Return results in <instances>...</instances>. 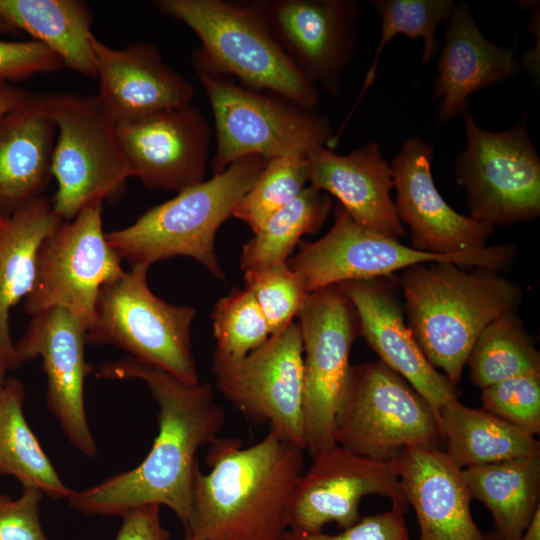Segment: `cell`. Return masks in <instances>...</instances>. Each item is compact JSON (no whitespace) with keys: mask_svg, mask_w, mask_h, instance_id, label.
I'll list each match as a JSON object with an SVG mask.
<instances>
[{"mask_svg":"<svg viewBox=\"0 0 540 540\" xmlns=\"http://www.w3.org/2000/svg\"><path fill=\"white\" fill-rule=\"evenodd\" d=\"M515 255L512 244L487 245L454 255L419 251L356 224L340 207L331 229L319 240L306 243L287 265L310 294L344 282L393 276L399 270L433 262L506 271Z\"/></svg>","mask_w":540,"mask_h":540,"instance_id":"10","label":"cell"},{"mask_svg":"<svg viewBox=\"0 0 540 540\" xmlns=\"http://www.w3.org/2000/svg\"><path fill=\"white\" fill-rule=\"evenodd\" d=\"M65 66L60 56L36 40H0V80L17 82L42 73L56 72Z\"/></svg>","mask_w":540,"mask_h":540,"instance_id":"38","label":"cell"},{"mask_svg":"<svg viewBox=\"0 0 540 540\" xmlns=\"http://www.w3.org/2000/svg\"><path fill=\"white\" fill-rule=\"evenodd\" d=\"M63 221L42 196L17 210L0 232V355L18 366L9 330V312L31 292L37 256L45 238Z\"/></svg>","mask_w":540,"mask_h":540,"instance_id":"26","label":"cell"},{"mask_svg":"<svg viewBox=\"0 0 540 540\" xmlns=\"http://www.w3.org/2000/svg\"><path fill=\"white\" fill-rule=\"evenodd\" d=\"M146 265L131 266L100 290L87 344H111L130 357L187 384L199 383L192 350L196 310L156 296L148 286Z\"/></svg>","mask_w":540,"mask_h":540,"instance_id":"8","label":"cell"},{"mask_svg":"<svg viewBox=\"0 0 540 540\" xmlns=\"http://www.w3.org/2000/svg\"><path fill=\"white\" fill-rule=\"evenodd\" d=\"M43 495L29 487L15 500L0 494V540H48L39 517Z\"/></svg>","mask_w":540,"mask_h":540,"instance_id":"40","label":"cell"},{"mask_svg":"<svg viewBox=\"0 0 540 540\" xmlns=\"http://www.w3.org/2000/svg\"><path fill=\"white\" fill-rule=\"evenodd\" d=\"M96 376L140 379L158 404V434L134 469L98 485L74 491L68 502L87 515L122 516L144 505L167 506L186 524L191 507L198 451L211 444L226 412L209 383L187 384L132 357L101 365Z\"/></svg>","mask_w":540,"mask_h":540,"instance_id":"1","label":"cell"},{"mask_svg":"<svg viewBox=\"0 0 540 540\" xmlns=\"http://www.w3.org/2000/svg\"><path fill=\"white\" fill-rule=\"evenodd\" d=\"M471 499L491 512L493 532L503 540H518L540 507V455L462 469Z\"/></svg>","mask_w":540,"mask_h":540,"instance_id":"28","label":"cell"},{"mask_svg":"<svg viewBox=\"0 0 540 540\" xmlns=\"http://www.w3.org/2000/svg\"><path fill=\"white\" fill-rule=\"evenodd\" d=\"M57 129L52 175L57 190L51 202L63 221L117 196L131 177L117 125L96 95L41 94Z\"/></svg>","mask_w":540,"mask_h":540,"instance_id":"7","label":"cell"},{"mask_svg":"<svg viewBox=\"0 0 540 540\" xmlns=\"http://www.w3.org/2000/svg\"><path fill=\"white\" fill-rule=\"evenodd\" d=\"M297 317L303 344L306 450L314 458L336 444V416L359 322L338 284L310 293Z\"/></svg>","mask_w":540,"mask_h":540,"instance_id":"14","label":"cell"},{"mask_svg":"<svg viewBox=\"0 0 540 540\" xmlns=\"http://www.w3.org/2000/svg\"><path fill=\"white\" fill-rule=\"evenodd\" d=\"M434 148L409 137L390 166L400 221L408 225L411 246L435 255H454L487 246L494 227L455 211L435 186Z\"/></svg>","mask_w":540,"mask_h":540,"instance_id":"19","label":"cell"},{"mask_svg":"<svg viewBox=\"0 0 540 540\" xmlns=\"http://www.w3.org/2000/svg\"><path fill=\"white\" fill-rule=\"evenodd\" d=\"M164 15L184 23L200 40V55L241 85L269 91L314 109L319 92L295 68L271 34L259 1L156 0Z\"/></svg>","mask_w":540,"mask_h":540,"instance_id":"6","label":"cell"},{"mask_svg":"<svg viewBox=\"0 0 540 540\" xmlns=\"http://www.w3.org/2000/svg\"><path fill=\"white\" fill-rule=\"evenodd\" d=\"M307 160L310 185L336 197L356 224L399 241L406 235L391 198L392 169L377 142L347 155L319 146Z\"/></svg>","mask_w":540,"mask_h":540,"instance_id":"22","label":"cell"},{"mask_svg":"<svg viewBox=\"0 0 540 540\" xmlns=\"http://www.w3.org/2000/svg\"><path fill=\"white\" fill-rule=\"evenodd\" d=\"M404 511L405 508L392 505L386 512L360 518L338 534L289 530L284 540H411Z\"/></svg>","mask_w":540,"mask_h":540,"instance_id":"39","label":"cell"},{"mask_svg":"<svg viewBox=\"0 0 540 540\" xmlns=\"http://www.w3.org/2000/svg\"><path fill=\"white\" fill-rule=\"evenodd\" d=\"M245 288L255 296L273 334L293 322L309 293L287 262L244 272Z\"/></svg>","mask_w":540,"mask_h":540,"instance_id":"36","label":"cell"},{"mask_svg":"<svg viewBox=\"0 0 540 540\" xmlns=\"http://www.w3.org/2000/svg\"><path fill=\"white\" fill-rule=\"evenodd\" d=\"M514 51V47L490 42L477 27L468 5L455 4L436 64L433 98L441 99L439 122H447L467 109L469 95L477 90L517 76L520 66Z\"/></svg>","mask_w":540,"mask_h":540,"instance_id":"24","label":"cell"},{"mask_svg":"<svg viewBox=\"0 0 540 540\" xmlns=\"http://www.w3.org/2000/svg\"><path fill=\"white\" fill-rule=\"evenodd\" d=\"M30 96L27 90L0 80V118L21 106Z\"/></svg>","mask_w":540,"mask_h":540,"instance_id":"42","label":"cell"},{"mask_svg":"<svg viewBox=\"0 0 540 540\" xmlns=\"http://www.w3.org/2000/svg\"><path fill=\"white\" fill-rule=\"evenodd\" d=\"M372 3L381 16L379 44L359 96L336 134L337 137L342 135L360 100L373 84L378 62L386 44L397 34H403L411 39L421 37L424 41L421 66L426 65L440 49L436 38L437 26L450 19L455 7L453 0H374Z\"/></svg>","mask_w":540,"mask_h":540,"instance_id":"33","label":"cell"},{"mask_svg":"<svg viewBox=\"0 0 540 540\" xmlns=\"http://www.w3.org/2000/svg\"><path fill=\"white\" fill-rule=\"evenodd\" d=\"M7 34L27 33L56 52L65 66L96 77L91 31L93 16L79 0H0Z\"/></svg>","mask_w":540,"mask_h":540,"instance_id":"27","label":"cell"},{"mask_svg":"<svg viewBox=\"0 0 540 540\" xmlns=\"http://www.w3.org/2000/svg\"><path fill=\"white\" fill-rule=\"evenodd\" d=\"M192 63L215 123L213 174L249 155L267 160L307 157L316 147H330L334 132L326 115L279 94L236 83L231 76L215 70L197 49L192 53Z\"/></svg>","mask_w":540,"mask_h":540,"instance_id":"5","label":"cell"},{"mask_svg":"<svg viewBox=\"0 0 540 540\" xmlns=\"http://www.w3.org/2000/svg\"><path fill=\"white\" fill-rule=\"evenodd\" d=\"M160 507L144 505L123 514L116 540H169L170 534L160 520Z\"/></svg>","mask_w":540,"mask_h":540,"instance_id":"41","label":"cell"},{"mask_svg":"<svg viewBox=\"0 0 540 540\" xmlns=\"http://www.w3.org/2000/svg\"><path fill=\"white\" fill-rule=\"evenodd\" d=\"M312 460L295 489L290 530L316 533L331 522L346 529L361 518V500L371 494L406 509L395 459H371L335 444Z\"/></svg>","mask_w":540,"mask_h":540,"instance_id":"16","label":"cell"},{"mask_svg":"<svg viewBox=\"0 0 540 540\" xmlns=\"http://www.w3.org/2000/svg\"><path fill=\"white\" fill-rule=\"evenodd\" d=\"M310 171L307 157L268 159L263 170L243 196L233 217L257 232L276 212L293 201L306 187Z\"/></svg>","mask_w":540,"mask_h":540,"instance_id":"34","label":"cell"},{"mask_svg":"<svg viewBox=\"0 0 540 540\" xmlns=\"http://www.w3.org/2000/svg\"><path fill=\"white\" fill-rule=\"evenodd\" d=\"M87 326L71 312L54 307L32 316L14 343L18 366L40 357L47 377L46 403L69 442L88 457L97 454L90 431L84 382L93 370L85 360Z\"/></svg>","mask_w":540,"mask_h":540,"instance_id":"17","label":"cell"},{"mask_svg":"<svg viewBox=\"0 0 540 540\" xmlns=\"http://www.w3.org/2000/svg\"><path fill=\"white\" fill-rule=\"evenodd\" d=\"M22 383L10 378L0 389V474L12 475L24 488L53 499H69L67 487L44 453L23 412Z\"/></svg>","mask_w":540,"mask_h":540,"instance_id":"30","label":"cell"},{"mask_svg":"<svg viewBox=\"0 0 540 540\" xmlns=\"http://www.w3.org/2000/svg\"><path fill=\"white\" fill-rule=\"evenodd\" d=\"M334 438L336 444L376 460H394L406 448H440L444 441L428 402L379 360L351 366Z\"/></svg>","mask_w":540,"mask_h":540,"instance_id":"9","label":"cell"},{"mask_svg":"<svg viewBox=\"0 0 540 540\" xmlns=\"http://www.w3.org/2000/svg\"><path fill=\"white\" fill-rule=\"evenodd\" d=\"M7 220H8V219H7ZM7 220H6V219L0 218V232L2 231V229L4 228V226L6 225Z\"/></svg>","mask_w":540,"mask_h":540,"instance_id":"47","label":"cell"},{"mask_svg":"<svg viewBox=\"0 0 540 540\" xmlns=\"http://www.w3.org/2000/svg\"><path fill=\"white\" fill-rule=\"evenodd\" d=\"M208 446L210 470L195 472L186 534L197 540H284L304 450L272 430L248 447L220 437Z\"/></svg>","mask_w":540,"mask_h":540,"instance_id":"2","label":"cell"},{"mask_svg":"<svg viewBox=\"0 0 540 540\" xmlns=\"http://www.w3.org/2000/svg\"><path fill=\"white\" fill-rule=\"evenodd\" d=\"M487 540H503L499 536H497L493 531L486 534Z\"/></svg>","mask_w":540,"mask_h":540,"instance_id":"45","label":"cell"},{"mask_svg":"<svg viewBox=\"0 0 540 540\" xmlns=\"http://www.w3.org/2000/svg\"><path fill=\"white\" fill-rule=\"evenodd\" d=\"M0 33H5V34H7L6 28H5V26H4V24H3L2 20H1V18H0Z\"/></svg>","mask_w":540,"mask_h":540,"instance_id":"46","label":"cell"},{"mask_svg":"<svg viewBox=\"0 0 540 540\" xmlns=\"http://www.w3.org/2000/svg\"><path fill=\"white\" fill-rule=\"evenodd\" d=\"M184 540H197V539L194 538V537H192V536H190V535H188V534H185Z\"/></svg>","mask_w":540,"mask_h":540,"instance_id":"48","label":"cell"},{"mask_svg":"<svg viewBox=\"0 0 540 540\" xmlns=\"http://www.w3.org/2000/svg\"><path fill=\"white\" fill-rule=\"evenodd\" d=\"M215 354L241 359L272 335L266 318L250 290L233 289L221 298L211 314Z\"/></svg>","mask_w":540,"mask_h":540,"instance_id":"35","label":"cell"},{"mask_svg":"<svg viewBox=\"0 0 540 540\" xmlns=\"http://www.w3.org/2000/svg\"><path fill=\"white\" fill-rule=\"evenodd\" d=\"M471 381L483 389L500 381L540 371V354L515 311L488 324L467 363Z\"/></svg>","mask_w":540,"mask_h":540,"instance_id":"32","label":"cell"},{"mask_svg":"<svg viewBox=\"0 0 540 540\" xmlns=\"http://www.w3.org/2000/svg\"><path fill=\"white\" fill-rule=\"evenodd\" d=\"M101 105L116 125L189 104L195 87L149 42L113 48L94 36Z\"/></svg>","mask_w":540,"mask_h":540,"instance_id":"21","label":"cell"},{"mask_svg":"<svg viewBox=\"0 0 540 540\" xmlns=\"http://www.w3.org/2000/svg\"><path fill=\"white\" fill-rule=\"evenodd\" d=\"M439 422L447 442L445 453L460 469L540 455L535 436L483 408L463 405L458 399L441 408Z\"/></svg>","mask_w":540,"mask_h":540,"instance_id":"29","label":"cell"},{"mask_svg":"<svg viewBox=\"0 0 540 540\" xmlns=\"http://www.w3.org/2000/svg\"><path fill=\"white\" fill-rule=\"evenodd\" d=\"M131 177L180 192L205 180L212 130L192 103L117 125Z\"/></svg>","mask_w":540,"mask_h":540,"instance_id":"18","label":"cell"},{"mask_svg":"<svg viewBox=\"0 0 540 540\" xmlns=\"http://www.w3.org/2000/svg\"><path fill=\"white\" fill-rule=\"evenodd\" d=\"M101 214V205L87 207L74 219L61 221L45 238L32 290L24 299L29 315L59 307L89 329L100 290L125 272L103 231Z\"/></svg>","mask_w":540,"mask_h":540,"instance_id":"13","label":"cell"},{"mask_svg":"<svg viewBox=\"0 0 540 540\" xmlns=\"http://www.w3.org/2000/svg\"><path fill=\"white\" fill-rule=\"evenodd\" d=\"M393 276L338 284L352 303L359 331L379 361L402 376L431 406L458 399V389L426 359L404 320Z\"/></svg>","mask_w":540,"mask_h":540,"instance_id":"20","label":"cell"},{"mask_svg":"<svg viewBox=\"0 0 540 540\" xmlns=\"http://www.w3.org/2000/svg\"><path fill=\"white\" fill-rule=\"evenodd\" d=\"M57 129L41 95L0 118V218L44 196L52 175Z\"/></svg>","mask_w":540,"mask_h":540,"instance_id":"25","label":"cell"},{"mask_svg":"<svg viewBox=\"0 0 540 540\" xmlns=\"http://www.w3.org/2000/svg\"><path fill=\"white\" fill-rule=\"evenodd\" d=\"M212 371L218 389L236 409L306 450L303 344L297 323L241 359L214 353Z\"/></svg>","mask_w":540,"mask_h":540,"instance_id":"12","label":"cell"},{"mask_svg":"<svg viewBox=\"0 0 540 540\" xmlns=\"http://www.w3.org/2000/svg\"><path fill=\"white\" fill-rule=\"evenodd\" d=\"M10 369L7 361L0 355V389L5 382V373Z\"/></svg>","mask_w":540,"mask_h":540,"instance_id":"44","label":"cell"},{"mask_svg":"<svg viewBox=\"0 0 540 540\" xmlns=\"http://www.w3.org/2000/svg\"><path fill=\"white\" fill-rule=\"evenodd\" d=\"M467 145L456 157L454 175L464 188L470 217L495 225L529 221L540 215V159L526 116L501 132L480 128L462 113Z\"/></svg>","mask_w":540,"mask_h":540,"instance_id":"11","label":"cell"},{"mask_svg":"<svg viewBox=\"0 0 540 540\" xmlns=\"http://www.w3.org/2000/svg\"><path fill=\"white\" fill-rule=\"evenodd\" d=\"M518 540H540V507Z\"/></svg>","mask_w":540,"mask_h":540,"instance_id":"43","label":"cell"},{"mask_svg":"<svg viewBox=\"0 0 540 540\" xmlns=\"http://www.w3.org/2000/svg\"><path fill=\"white\" fill-rule=\"evenodd\" d=\"M406 503L419 540H487L473 520L471 497L458 468L440 448H406L396 457Z\"/></svg>","mask_w":540,"mask_h":540,"instance_id":"23","label":"cell"},{"mask_svg":"<svg viewBox=\"0 0 540 540\" xmlns=\"http://www.w3.org/2000/svg\"><path fill=\"white\" fill-rule=\"evenodd\" d=\"M408 326L428 362L457 386L483 329L515 311L523 291L497 271L452 262L419 264L399 280Z\"/></svg>","mask_w":540,"mask_h":540,"instance_id":"3","label":"cell"},{"mask_svg":"<svg viewBox=\"0 0 540 540\" xmlns=\"http://www.w3.org/2000/svg\"><path fill=\"white\" fill-rule=\"evenodd\" d=\"M332 207L327 193L306 186L245 243L240 256L243 271L286 263L302 235L317 232Z\"/></svg>","mask_w":540,"mask_h":540,"instance_id":"31","label":"cell"},{"mask_svg":"<svg viewBox=\"0 0 540 540\" xmlns=\"http://www.w3.org/2000/svg\"><path fill=\"white\" fill-rule=\"evenodd\" d=\"M267 159L240 158L223 171L156 205L128 227L106 233L109 244L131 266L176 256L195 259L215 278L226 277L215 250L219 227L251 188Z\"/></svg>","mask_w":540,"mask_h":540,"instance_id":"4","label":"cell"},{"mask_svg":"<svg viewBox=\"0 0 540 540\" xmlns=\"http://www.w3.org/2000/svg\"><path fill=\"white\" fill-rule=\"evenodd\" d=\"M268 27L295 68L315 88L340 92L352 60L362 8L357 0H260Z\"/></svg>","mask_w":540,"mask_h":540,"instance_id":"15","label":"cell"},{"mask_svg":"<svg viewBox=\"0 0 540 540\" xmlns=\"http://www.w3.org/2000/svg\"><path fill=\"white\" fill-rule=\"evenodd\" d=\"M483 409L533 435L540 433V371L482 389Z\"/></svg>","mask_w":540,"mask_h":540,"instance_id":"37","label":"cell"}]
</instances>
